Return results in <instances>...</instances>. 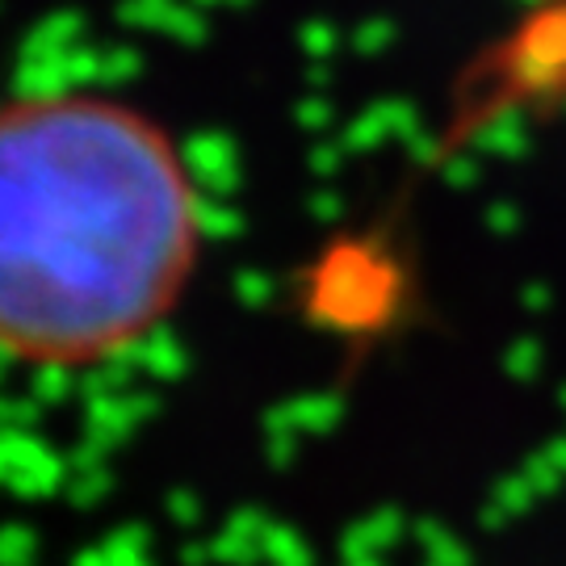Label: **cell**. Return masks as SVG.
Listing matches in <instances>:
<instances>
[{"label":"cell","mask_w":566,"mask_h":566,"mask_svg":"<svg viewBox=\"0 0 566 566\" xmlns=\"http://www.w3.org/2000/svg\"><path fill=\"white\" fill-rule=\"evenodd\" d=\"M202 206L160 122L97 93L0 105V353L114 361L177 311Z\"/></svg>","instance_id":"6da1fadb"}]
</instances>
